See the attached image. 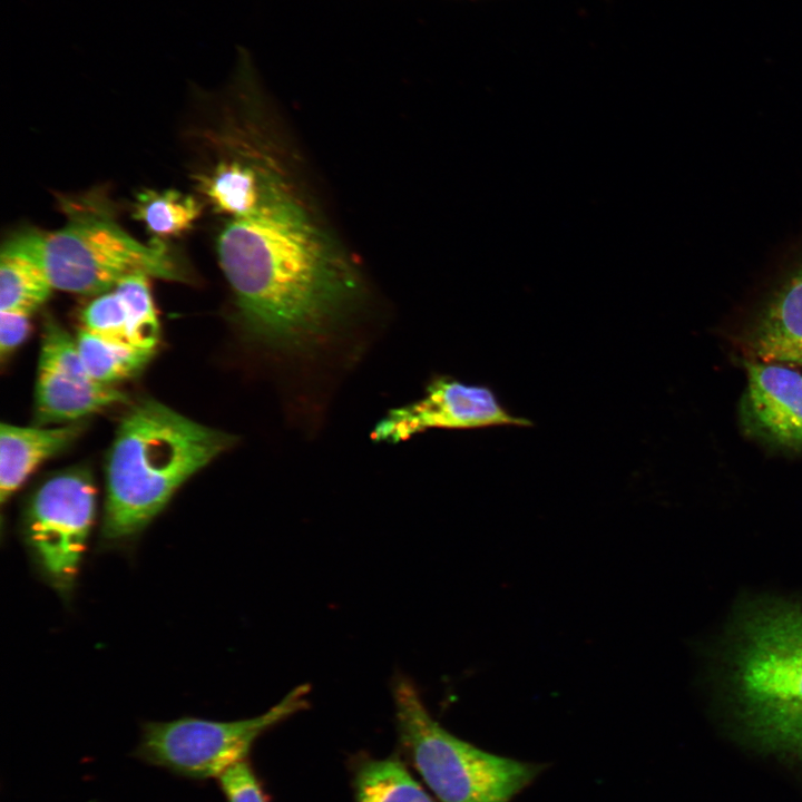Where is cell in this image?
I'll return each instance as SVG.
<instances>
[{"label":"cell","instance_id":"obj_1","mask_svg":"<svg viewBox=\"0 0 802 802\" xmlns=\"http://www.w3.org/2000/svg\"><path fill=\"white\" fill-rule=\"evenodd\" d=\"M278 151L257 202L226 218L216 250L245 334L277 354L309 355L353 316L364 284Z\"/></svg>","mask_w":802,"mask_h":802},{"label":"cell","instance_id":"obj_2","mask_svg":"<svg viewBox=\"0 0 802 802\" xmlns=\"http://www.w3.org/2000/svg\"><path fill=\"white\" fill-rule=\"evenodd\" d=\"M235 437L146 399L121 419L109 448L101 537L116 542L143 531L193 475Z\"/></svg>","mask_w":802,"mask_h":802},{"label":"cell","instance_id":"obj_3","mask_svg":"<svg viewBox=\"0 0 802 802\" xmlns=\"http://www.w3.org/2000/svg\"><path fill=\"white\" fill-rule=\"evenodd\" d=\"M724 651L723 686L747 732L802 755V600L745 605Z\"/></svg>","mask_w":802,"mask_h":802},{"label":"cell","instance_id":"obj_4","mask_svg":"<svg viewBox=\"0 0 802 802\" xmlns=\"http://www.w3.org/2000/svg\"><path fill=\"white\" fill-rule=\"evenodd\" d=\"M67 223L51 233L32 232L53 288L89 295L113 290L124 277L144 273L180 281L183 274L160 239L147 244L129 235L105 205L65 204Z\"/></svg>","mask_w":802,"mask_h":802},{"label":"cell","instance_id":"obj_5","mask_svg":"<svg viewBox=\"0 0 802 802\" xmlns=\"http://www.w3.org/2000/svg\"><path fill=\"white\" fill-rule=\"evenodd\" d=\"M400 740L440 802H509L540 767L485 752L444 730L427 710L411 679L392 684Z\"/></svg>","mask_w":802,"mask_h":802},{"label":"cell","instance_id":"obj_6","mask_svg":"<svg viewBox=\"0 0 802 802\" xmlns=\"http://www.w3.org/2000/svg\"><path fill=\"white\" fill-rule=\"evenodd\" d=\"M310 687L300 685L255 717L232 722L182 717L144 726L140 751L153 763L196 779L219 777L245 761L265 731L309 705Z\"/></svg>","mask_w":802,"mask_h":802},{"label":"cell","instance_id":"obj_7","mask_svg":"<svg viewBox=\"0 0 802 802\" xmlns=\"http://www.w3.org/2000/svg\"><path fill=\"white\" fill-rule=\"evenodd\" d=\"M96 516V488L87 469L58 472L31 495L26 542L45 578L61 594L76 581Z\"/></svg>","mask_w":802,"mask_h":802},{"label":"cell","instance_id":"obj_8","mask_svg":"<svg viewBox=\"0 0 802 802\" xmlns=\"http://www.w3.org/2000/svg\"><path fill=\"white\" fill-rule=\"evenodd\" d=\"M530 427L511 414L487 385L467 384L448 375L431 379L423 397L390 410L372 430L374 441L398 443L430 429Z\"/></svg>","mask_w":802,"mask_h":802},{"label":"cell","instance_id":"obj_9","mask_svg":"<svg viewBox=\"0 0 802 802\" xmlns=\"http://www.w3.org/2000/svg\"><path fill=\"white\" fill-rule=\"evenodd\" d=\"M127 401V394L115 385L99 383L90 376L76 339L56 320L46 319L36 379V422L39 426L74 423Z\"/></svg>","mask_w":802,"mask_h":802},{"label":"cell","instance_id":"obj_10","mask_svg":"<svg viewBox=\"0 0 802 802\" xmlns=\"http://www.w3.org/2000/svg\"><path fill=\"white\" fill-rule=\"evenodd\" d=\"M734 341L745 359L802 368V239L752 304Z\"/></svg>","mask_w":802,"mask_h":802},{"label":"cell","instance_id":"obj_11","mask_svg":"<svg viewBox=\"0 0 802 802\" xmlns=\"http://www.w3.org/2000/svg\"><path fill=\"white\" fill-rule=\"evenodd\" d=\"M743 366L742 428L766 446L802 454V373L790 365L750 359L743 360Z\"/></svg>","mask_w":802,"mask_h":802},{"label":"cell","instance_id":"obj_12","mask_svg":"<svg viewBox=\"0 0 802 802\" xmlns=\"http://www.w3.org/2000/svg\"><path fill=\"white\" fill-rule=\"evenodd\" d=\"M81 427L59 428L0 426V501L3 505L47 459L69 447Z\"/></svg>","mask_w":802,"mask_h":802},{"label":"cell","instance_id":"obj_13","mask_svg":"<svg viewBox=\"0 0 802 802\" xmlns=\"http://www.w3.org/2000/svg\"><path fill=\"white\" fill-rule=\"evenodd\" d=\"M32 232L6 242L0 255V311L35 312L52 291Z\"/></svg>","mask_w":802,"mask_h":802},{"label":"cell","instance_id":"obj_14","mask_svg":"<svg viewBox=\"0 0 802 802\" xmlns=\"http://www.w3.org/2000/svg\"><path fill=\"white\" fill-rule=\"evenodd\" d=\"M75 339L82 363L90 376L107 385H115L116 382L138 374L155 352V350L105 340L82 327Z\"/></svg>","mask_w":802,"mask_h":802},{"label":"cell","instance_id":"obj_15","mask_svg":"<svg viewBox=\"0 0 802 802\" xmlns=\"http://www.w3.org/2000/svg\"><path fill=\"white\" fill-rule=\"evenodd\" d=\"M202 214V204L175 189L141 190L134 203L133 217L157 238L178 236L192 228Z\"/></svg>","mask_w":802,"mask_h":802},{"label":"cell","instance_id":"obj_16","mask_svg":"<svg viewBox=\"0 0 802 802\" xmlns=\"http://www.w3.org/2000/svg\"><path fill=\"white\" fill-rule=\"evenodd\" d=\"M355 802H433L424 789L395 759L371 760L361 765L355 780Z\"/></svg>","mask_w":802,"mask_h":802},{"label":"cell","instance_id":"obj_17","mask_svg":"<svg viewBox=\"0 0 802 802\" xmlns=\"http://www.w3.org/2000/svg\"><path fill=\"white\" fill-rule=\"evenodd\" d=\"M114 288L123 297L128 311L131 345L155 350L159 340L160 325L148 275L130 274L120 280Z\"/></svg>","mask_w":802,"mask_h":802},{"label":"cell","instance_id":"obj_18","mask_svg":"<svg viewBox=\"0 0 802 802\" xmlns=\"http://www.w3.org/2000/svg\"><path fill=\"white\" fill-rule=\"evenodd\" d=\"M81 323L82 329L99 338L131 345L128 311L115 288L97 295L84 309Z\"/></svg>","mask_w":802,"mask_h":802},{"label":"cell","instance_id":"obj_19","mask_svg":"<svg viewBox=\"0 0 802 802\" xmlns=\"http://www.w3.org/2000/svg\"><path fill=\"white\" fill-rule=\"evenodd\" d=\"M218 779L227 802H266L246 760L228 769Z\"/></svg>","mask_w":802,"mask_h":802},{"label":"cell","instance_id":"obj_20","mask_svg":"<svg viewBox=\"0 0 802 802\" xmlns=\"http://www.w3.org/2000/svg\"><path fill=\"white\" fill-rule=\"evenodd\" d=\"M31 313L25 311H0V354L4 359L14 351L30 331Z\"/></svg>","mask_w":802,"mask_h":802}]
</instances>
